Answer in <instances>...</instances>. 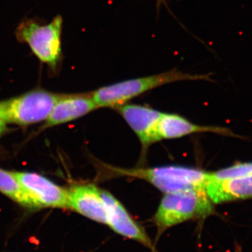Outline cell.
<instances>
[{
  "mask_svg": "<svg viewBox=\"0 0 252 252\" xmlns=\"http://www.w3.org/2000/svg\"><path fill=\"white\" fill-rule=\"evenodd\" d=\"M61 94L36 89L0 102V119L6 124L29 126L46 121Z\"/></svg>",
  "mask_w": 252,
  "mask_h": 252,
  "instance_id": "5b68a950",
  "label": "cell"
},
{
  "mask_svg": "<svg viewBox=\"0 0 252 252\" xmlns=\"http://www.w3.org/2000/svg\"><path fill=\"white\" fill-rule=\"evenodd\" d=\"M8 128L6 127V124L4 121L0 119V138L7 132Z\"/></svg>",
  "mask_w": 252,
  "mask_h": 252,
  "instance_id": "9a60e30c",
  "label": "cell"
},
{
  "mask_svg": "<svg viewBox=\"0 0 252 252\" xmlns=\"http://www.w3.org/2000/svg\"><path fill=\"white\" fill-rule=\"evenodd\" d=\"M98 109L91 94H61L46 120L44 128L72 122Z\"/></svg>",
  "mask_w": 252,
  "mask_h": 252,
  "instance_id": "30bf717a",
  "label": "cell"
},
{
  "mask_svg": "<svg viewBox=\"0 0 252 252\" xmlns=\"http://www.w3.org/2000/svg\"><path fill=\"white\" fill-rule=\"evenodd\" d=\"M115 109L135 132L144 149L160 141L158 135L157 125L162 112L136 104H124Z\"/></svg>",
  "mask_w": 252,
  "mask_h": 252,
  "instance_id": "52a82bcc",
  "label": "cell"
},
{
  "mask_svg": "<svg viewBox=\"0 0 252 252\" xmlns=\"http://www.w3.org/2000/svg\"><path fill=\"white\" fill-rule=\"evenodd\" d=\"M110 177H127L147 181L163 193H170L189 189H205L210 172L180 165L150 168H120L106 166Z\"/></svg>",
  "mask_w": 252,
  "mask_h": 252,
  "instance_id": "7a4b0ae2",
  "label": "cell"
},
{
  "mask_svg": "<svg viewBox=\"0 0 252 252\" xmlns=\"http://www.w3.org/2000/svg\"><path fill=\"white\" fill-rule=\"evenodd\" d=\"M101 195L105 205L108 225L111 228L123 236L133 239L152 248V242L147 233L131 218L122 204L107 190L101 189Z\"/></svg>",
  "mask_w": 252,
  "mask_h": 252,
  "instance_id": "9c48e42d",
  "label": "cell"
},
{
  "mask_svg": "<svg viewBox=\"0 0 252 252\" xmlns=\"http://www.w3.org/2000/svg\"><path fill=\"white\" fill-rule=\"evenodd\" d=\"M13 172L36 208H69L67 189L35 172Z\"/></svg>",
  "mask_w": 252,
  "mask_h": 252,
  "instance_id": "8992f818",
  "label": "cell"
},
{
  "mask_svg": "<svg viewBox=\"0 0 252 252\" xmlns=\"http://www.w3.org/2000/svg\"><path fill=\"white\" fill-rule=\"evenodd\" d=\"M212 201L205 189H189L165 194L159 205L155 220L162 229L186 220L206 217L213 213Z\"/></svg>",
  "mask_w": 252,
  "mask_h": 252,
  "instance_id": "277c9868",
  "label": "cell"
},
{
  "mask_svg": "<svg viewBox=\"0 0 252 252\" xmlns=\"http://www.w3.org/2000/svg\"><path fill=\"white\" fill-rule=\"evenodd\" d=\"M252 176V162H236L233 165L210 172L209 180H231Z\"/></svg>",
  "mask_w": 252,
  "mask_h": 252,
  "instance_id": "5bb4252c",
  "label": "cell"
},
{
  "mask_svg": "<svg viewBox=\"0 0 252 252\" xmlns=\"http://www.w3.org/2000/svg\"><path fill=\"white\" fill-rule=\"evenodd\" d=\"M63 18L57 15L49 23L37 18H25L14 32L16 40L29 46L32 53L52 72H57L63 59Z\"/></svg>",
  "mask_w": 252,
  "mask_h": 252,
  "instance_id": "6da1fadb",
  "label": "cell"
},
{
  "mask_svg": "<svg viewBox=\"0 0 252 252\" xmlns=\"http://www.w3.org/2000/svg\"><path fill=\"white\" fill-rule=\"evenodd\" d=\"M207 80L208 75L190 74L172 69L168 72L124 81L104 86L91 93V96L98 108H116L130 99L159 86L180 81Z\"/></svg>",
  "mask_w": 252,
  "mask_h": 252,
  "instance_id": "3957f363",
  "label": "cell"
},
{
  "mask_svg": "<svg viewBox=\"0 0 252 252\" xmlns=\"http://www.w3.org/2000/svg\"><path fill=\"white\" fill-rule=\"evenodd\" d=\"M160 140L175 139L199 132H214L223 135H234L228 129L215 126L196 125L177 114L162 113L157 125Z\"/></svg>",
  "mask_w": 252,
  "mask_h": 252,
  "instance_id": "8fae6325",
  "label": "cell"
},
{
  "mask_svg": "<svg viewBox=\"0 0 252 252\" xmlns=\"http://www.w3.org/2000/svg\"><path fill=\"white\" fill-rule=\"evenodd\" d=\"M68 206L99 223L108 224L101 189L91 184H78L67 189Z\"/></svg>",
  "mask_w": 252,
  "mask_h": 252,
  "instance_id": "ba28073f",
  "label": "cell"
},
{
  "mask_svg": "<svg viewBox=\"0 0 252 252\" xmlns=\"http://www.w3.org/2000/svg\"><path fill=\"white\" fill-rule=\"evenodd\" d=\"M0 192L11 200L28 208L36 207L29 195L26 193L14 172L0 168Z\"/></svg>",
  "mask_w": 252,
  "mask_h": 252,
  "instance_id": "4fadbf2b",
  "label": "cell"
},
{
  "mask_svg": "<svg viewBox=\"0 0 252 252\" xmlns=\"http://www.w3.org/2000/svg\"><path fill=\"white\" fill-rule=\"evenodd\" d=\"M212 203H226L252 198V176L231 180H209L205 186Z\"/></svg>",
  "mask_w": 252,
  "mask_h": 252,
  "instance_id": "7c38bea8",
  "label": "cell"
}]
</instances>
